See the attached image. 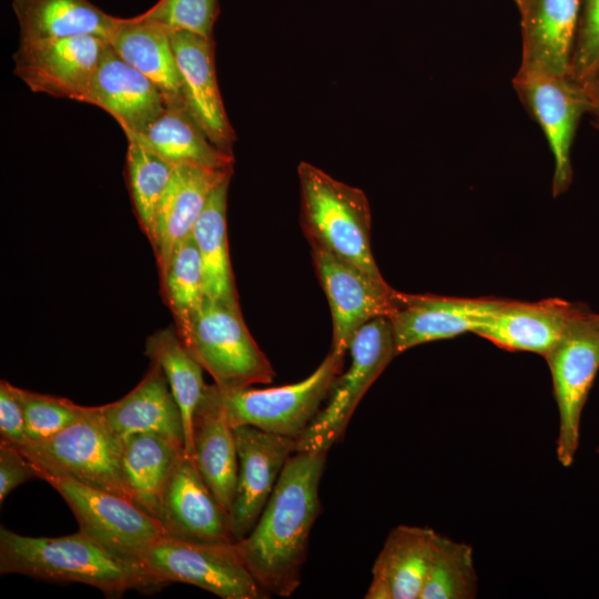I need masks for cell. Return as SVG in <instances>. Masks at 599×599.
Wrapping results in <instances>:
<instances>
[{
  "instance_id": "11",
  "label": "cell",
  "mask_w": 599,
  "mask_h": 599,
  "mask_svg": "<svg viewBox=\"0 0 599 599\" xmlns=\"http://www.w3.org/2000/svg\"><path fill=\"white\" fill-rule=\"evenodd\" d=\"M512 87L548 141L555 161L552 194L558 196L572 180L571 146L582 115L591 109L589 84L569 74L517 71Z\"/></svg>"
},
{
  "instance_id": "36",
  "label": "cell",
  "mask_w": 599,
  "mask_h": 599,
  "mask_svg": "<svg viewBox=\"0 0 599 599\" xmlns=\"http://www.w3.org/2000/svg\"><path fill=\"white\" fill-rule=\"evenodd\" d=\"M569 75L583 84L599 79V0H581Z\"/></svg>"
},
{
  "instance_id": "19",
  "label": "cell",
  "mask_w": 599,
  "mask_h": 599,
  "mask_svg": "<svg viewBox=\"0 0 599 599\" xmlns=\"http://www.w3.org/2000/svg\"><path fill=\"white\" fill-rule=\"evenodd\" d=\"M83 103L108 112L125 134L145 129L166 109L159 89L109 44L89 83Z\"/></svg>"
},
{
  "instance_id": "17",
  "label": "cell",
  "mask_w": 599,
  "mask_h": 599,
  "mask_svg": "<svg viewBox=\"0 0 599 599\" xmlns=\"http://www.w3.org/2000/svg\"><path fill=\"white\" fill-rule=\"evenodd\" d=\"M185 109L217 148L232 153L236 139L215 74L214 43L192 32H171Z\"/></svg>"
},
{
  "instance_id": "28",
  "label": "cell",
  "mask_w": 599,
  "mask_h": 599,
  "mask_svg": "<svg viewBox=\"0 0 599 599\" xmlns=\"http://www.w3.org/2000/svg\"><path fill=\"white\" fill-rule=\"evenodd\" d=\"M125 135L173 164L215 169L234 165L233 154L213 144L184 106L166 108L145 129Z\"/></svg>"
},
{
  "instance_id": "33",
  "label": "cell",
  "mask_w": 599,
  "mask_h": 599,
  "mask_svg": "<svg viewBox=\"0 0 599 599\" xmlns=\"http://www.w3.org/2000/svg\"><path fill=\"white\" fill-rule=\"evenodd\" d=\"M175 165L140 142L128 139L129 189L140 227L148 240L152 234L159 202Z\"/></svg>"
},
{
  "instance_id": "5",
  "label": "cell",
  "mask_w": 599,
  "mask_h": 599,
  "mask_svg": "<svg viewBox=\"0 0 599 599\" xmlns=\"http://www.w3.org/2000/svg\"><path fill=\"white\" fill-rule=\"evenodd\" d=\"M345 355L331 351L319 366L301 382L272 388L224 389L207 385L205 393L223 410L231 426H253L298 438L328 397L343 372Z\"/></svg>"
},
{
  "instance_id": "32",
  "label": "cell",
  "mask_w": 599,
  "mask_h": 599,
  "mask_svg": "<svg viewBox=\"0 0 599 599\" xmlns=\"http://www.w3.org/2000/svg\"><path fill=\"white\" fill-rule=\"evenodd\" d=\"M477 592L473 548L438 535L419 599H471Z\"/></svg>"
},
{
  "instance_id": "37",
  "label": "cell",
  "mask_w": 599,
  "mask_h": 599,
  "mask_svg": "<svg viewBox=\"0 0 599 599\" xmlns=\"http://www.w3.org/2000/svg\"><path fill=\"white\" fill-rule=\"evenodd\" d=\"M0 441L17 447L28 441L24 413L16 386L6 379L0 380Z\"/></svg>"
},
{
  "instance_id": "21",
  "label": "cell",
  "mask_w": 599,
  "mask_h": 599,
  "mask_svg": "<svg viewBox=\"0 0 599 599\" xmlns=\"http://www.w3.org/2000/svg\"><path fill=\"white\" fill-rule=\"evenodd\" d=\"M578 307L560 298L531 303L502 300L474 334L506 351L546 357Z\"/></svg>"
},
{
  "instance_id": "8",
  "label": "cell",
  "mask_w": 599,
  "mask_h": 599,
  "mask_svg": "<svg viewBox=\"0 0 599 599\" xmlns=\"http://www.w3.org/2000/svg\"><path fill=\"white\" fill-rule=\"evenodd\" d=\"M351 364L335 379L327 403L296 439V451H328L342 439L348 423L373 383L397 355L388 317L361 327L349 348Z\"/></svg>"
},
{
  "instance_id": "23",
  "label": "cell",
  "mask_w": 599,
  "mask_h": 599,
  "mask_svg": "<svg viewBox=\"0 0 599 599\" xmlns=\"http://www.w3.org/2000/svg\"><path fill=\"white\" fill-rule=\"evenodd\" d=\"M111 428L122 438L139 433H155L184 447L182 414L165 375L155 362L139 384L122 398L100 406Z\"/></svg>"
},
{
  "instance_id": "24",
  "label": "cell",
  "mask_w": 599,
  "mask_h": 599,
  "mask_svg": "<svg viewBox=\"0 0 599 599\" xmlns=\"http://www.w3.org/2000/svg\"><path fill=\"white\" fill-rule=\"evenodd\" d=\"M111 48L162 93L166 108L184 106L182 79L171 32L139 16L123 19L108 40Z\"/></svg>"
},
{
  "instance_id": "14",
  "label": "cell",
  "mask_w": 599,
  "mask_h": 599,
  "mask_svg": "<svg viewBox=\"0 0 599 599\" xmlns=\"http://www.w3.org/2000/svg\"><path fill=\"white\" fill-rule=\"evenodd\" d=\"M234 435L238 467L230 525L236 542L256 524L286 461L296 453V438L248 425L234 427Z\"/></svg>"
},
{
  "instance_id": "39",
  "label": "cell",
  "mask_w": 599,
  "mask_h": 599,
  "mask_svg": "<svg viewBox=\"0 0 599 599\" xmlns=\"http://www.w3.org/2000/svg\"><path fill=\"white\" fill-rule=\"evenodd\" d=\"M589 89L591 93V109L590 114L592 116V124L596 129L599 130V79L589 83Z\"/></svg>"
},
{
  "instance_id": "16",
  "label": "cell",
  "mask_w": 599,
  "mask_h": 599,
  "mask_svg": "<svg viewBox=\"0 0 599 599\" xmlns=\"http://www.w3.org/2000/svg\"><path fill=\"white\" fill-rule=\"evenodd\" d=\"M159 521L167 537L197 542H235L229 510L203 479L194 457L185 451L166 486Z\"/></svg>"
},
{
  "instance_id": "15",
  "label": "cell",
  "mask_w": 599,
  "mask_h": 599,
  "mask_svg": "<svg viewBox=\"0 0 599 599\" xmlns=\"http://www.w3.org/2000/svg\"><path fill=\"white\" fill-rule=\"evenodd\" d=\"M501 302L398 292L395 309L388 316L397 355L420 344L474 333Z\"/></svg>"
},
{
  "instance_id": "29",
  "label": "cell",
  "mask_w": 599,
  "mask_h": 599,
  "mask_svg": "<svg viewBox=\"0 0 599 599\" xmlns=\"http://www.w3.org/2000/svg\"><path fill=\"white\" fill-rule=\"evenodd\" d=\"M231 176L220 182L211 192L197 217L192 235L195 240L204 273L205 296L231 306H240L231 267L226 207Z\"/></svg>"
},
{
  "instance_id": "13",
  "label": "cell",
  "mask_w": 599,
  "mask_h": 599,
  "mask_svg": "<svg viewBox=\"0 0 599 599\" xmlns=\"http://www.w3.org/2000/svg\"><path fill=\"white\" fill-rule=\"evenodd\" d=\"M106 45L94 34L20 41L13 72L33 92L83 102Z\"/></svg>"
},
{
  "instance_id": "12",
  "label": "cell",
  "mask_w": 599,
  "mask_h": 599,
  "mask_svg": "<svg viewBox=\"0 0 599 599\" xmlns=\"http://www.w3.org/2000/svg\"><path fill=\"white\" fill-rule=\"evenodd\" d=\"M312 247L318 281L327 297L333 335L331 351L346 355L357 331L369 321L395 309L398 291L329 252Z\"/></svg>"
},
{
  "instance_id": "38",
  "label": "cell",
  "mask_w": 599,
  "mask_h": 599,
  "mask_svg": "<svg viewBox=\"0 0 599 599\" xmlns=\"http://www.w3.org/2000/svg\"><path fill=\"white\" fill-rule=\"evenodd\" d=\"M38 478L35 466L13 445L0 441V502L20 485Z\"/></svg>"
},
{
  "instance_id": "40",
  "label": "cell",
  "mask_w": 599,
  "mask_h": 599,
  "mask_svg": "<svg viewBox=\"0 0 599 599\" xmlns=\"http://www.w3.org/2000/svg\"><path fill=\"white\" fill-rule=\"evenodd\" d=\"M518 9L522 6L525 0H514Z\"/></svg>"
},
{
  "instance_id": "31",
  "label": "cell",
  "mask_w": 599,
  "mask_h": 599,
  "mask_svg": "<svg viewBox=\"0 0 599 599\" xmlns=\"http://www.w3.org/2000/svg\"><path fill=\"white\" fill-rule=\"evenodd\" d=\"M160 280L163 298L183 339L206 297L203 265L192 234L177 244Z\"/></svg>"
},
{
  "instance_id": "2",
  "label": "cell",
  "mask_w": 599,
  "mask_h": 599,
  "mask_svg": "<svg viewBox=\"0 0 599 599\" xmlns=\"http://www.w3.org/2000/svg\"><path fill=\"white\" fill-rule=\"evenodd\" d=\"M19 573L50 582H80L106 597L165 586L141 560L121 556L88 534L30 537L0 527V575Z\"/></svg>"
},
{
  "instance_id": "25",
  "label": "cell",
  "mask_w": 599,
  "mask_h": 599,
  "mask_svg": "<svg viewBox=\"0 0 599 599\" xmlns=\"http://www.w3.org/2000/svg\"><path fill=\"white\" fill-rule=\"evenodd\" d=\"M193 457L203 479L230 512L238 467L234 428L205 392L193 419Z\"/></svg>"
},
{
  "instance_id": "22",
  "label": "cell",
  "mask_w": 599,
  "mask_h": 599,
  "mask_svg": "<svg viewBox=\"0 0 599 599\" xmlns=\"http://www.w3.org/2000/svg\"><path fill=\"white\" fill-rule=\"evenodd\" d=\"M438 535L428 527L390 530L372 568L366 599H419Z\"/></svg>"
},
{
  "instance_id": "20",
  "label": "cell",
  "mask_w": 599,
  "mask_h": 599,
  "mask_svg": "<svg viewBox=\"0 0 599 599\" xmlns=\"http://www.w3.org/2000/svg\"><path fill=\"white\" fill-rule=\"evenodd\" d=\"M580 7L581 0L524 1L518 71L569 74Z\"/></svg>"
},
{
  "instance_id": "10",
  "label": "cell",
  "mask_w": 599,
  "mask_h": 599,
  "mask_svg": "<svg viewBox=\"0 0 599 599\" xmlns=\"http://www.w3.org/2000/svg\"><path fill=\"white\" fill-rule=\"evenodd\" d=\"M39 479L61 495L80 530L121 556L142 561L146 552L166 536L158 519L128 498L70 478L41 474Z\"/></svg>"
},
{
  "instance_id": "27",
  "label": "cell",
  "mask_w": 599,
  "mask_h": 599,
  "mask_svg": "<svg viewBox=\"0 0 599 599\" xmlns=\"http://www.w3.org/2000/svg\"><path fill=\"white\" fill-rule=\"evenodd\" d=\"M20 41L94 34L106 40L121 18L113 17L89 0H12Z\"/></svg>"
},
{
  "instance_id": "6",
  "label": "cell",
  "mask_w": 599,
  "mask_h": 599,
  "mask_svg": "<svg viewBox=\"0 0 599 599\" xmlns=\"http://www.w3.org/2000/svg\"><path fill=\"white\" fill-rule=\"evenodd\" d=\"M182 342L221 388L270 384L275 377V370L251 335L240 306L205 297Z\"/></svg>"
},
{
  "instance_id": "35",
  "label": "cell",
  "mask_w": 599,
  "mask_h": 599,
  "mask_svg": "<svg viewBox=\"0 0 599 599\" xmlns=\"http://www.w3.org/2000/svg\"><path fill=\"white\" fill-rule=\"evenodd\" d=\"M139 17L159 23L170 32L186 31L212 39L219 17V1L159 0Z\"/></svg>"
},
{
  "instance_id": "9",
  "label": "cell",
  "mask_w": 599,
  "mask_h": 599,
  "mask_svg": "<svg viewBox=\"0 0 599 599\" xmlns=\"http://www.w3.org/2000/svg\"><path fill=\"white\" fill-rule=\"evenodd\" d=\"M165 585L183 582L223 599H266L235 542H197L164 536L143 557Z\"/></svg>"
},
{
  "instance_id": "7",
  "label": "cell",
  "mask_w": 599,
  "mask_h": 599,
  "mask_svg": "<svg viewBox=\"0 0 599 599\" xmlns=\"http://www.w3.org/2000/svg\"><path fill=\"white\" fill-rule=\"evenodd\" d=\"M545 358L559 415L557 458L569 467L579 446L582 409L599 370V314L579 305Z\"/></svg>"
},
{
  "instance_id": "4",
  "label": "cell",
  "mask_w": 599,
  "mask_h": 599,
  "mask_svg": "<svg viewBox=\"0 0 599 599\" xmlns=\"http://www.w3.org/2000/svg\"><path fill=\"white\" fill-rule=\"evenodd\" d=\"M123 444L100 406L55 435L18 448L41 474L73 479L131 499L123 473Z\"/></svg>"
},
{
  "instance_id": "3",
  "label": "cell",
  "mask_w": 599,
  "mask_h": 599,
  "mask_svg": "<svg viewBox=\"0 0 599 599\" xmlns=\"http://www.w3.org/2000/svg\"><path fill=\"white\" fill-rule=\"evenodd\" d=\"M297 173L301 223L311 246L384 280L372 252L370 209L364 192L307 162L298 164Z\"/></svg>"
},
{
  "instance_id": "1",
  "label": "cell",
  "mask_w": 599,
  "mask_h": 599,
  "mask_svg": "<svg viewBox=\"0 0 599 599\" xmlns=\"http://www.w3.org/2000/svg\"><path fill=\"white\" fill-rule=\"evenodd\" d=\"M327 453H294L253 529L235 542L270 596L290 597L301 585L309 535L321 511L318 491Z\"/></svg>"
},
{
  "instance_id": "18",
  "label": "cell",
  "mask_w": 599,
  "mask_h": 599,
  "mask_svg": "<svg viewBox=\"0 0 599 599\" xmlns=\"http://www.w3.org/2000/svg\"><path fill=\"white\" fill-rule=\"evenodd\" d=\"M232 174L233 167L215 169L192 163L175 165L159 202L149 240L159 274L164 271L177 244L192 234L213 189Z\"/></svg>"
},
{
  "instance_id": "41",
  "label": "cell",
  "mask_w": 599,
  "mask_h": 599,
  "mask_svg": "<svg viewBox=\"0 0 599 599\" xmlns=\"http://www.w3.org/2000/svg\"><path fill=\"white\" fill-rule=\"evenodd\" d=\"M597 454L599 455V446L597 447Z\"/></svg>"
},
{
  "instance_id": "26",
  "label": "cell",
  "mask_w": 599,
  "mask_h": 599,
  "mask_svg": "<svg viewBox=\"0 0 599 599\" xmlns=\"http://www.w3.org/2000/svg\"><path fill=\"white\" fill-rule=\"evenodd\" d=\"M123 439V473L131 499L159 520L166 486L184 447L155 433L133 434Z\"/></svg>"
},
{
  "instance_id": "34",
  "label": "cell",
  "mask_w": 599,
  "mask_h": 599,
  "mask_svg": "<svg viewBox=\"0 0 599 599\" xmlns=\"http://www.w3.org/2000/svg\"><path fill=\"white\" fill-rule=\"evenodd\" d=\"M16 393L24 413L27 443L55 435L87 416L92 409V406L78 405L64 397L40 394L17 386Z\"/></svg>"
},
{
  "instance_id": "30",
  "label": "cell",
  "mask_w": 599,
  "mask_h": 599,
  "mask_svg": "<svg viewBox=\"0 0 599 599\" xmlns=\"http://www.w3.org/2000/svg\"><path fill=\"white\" fill-rule=\"evenodd\" d=\"M145 355L162 368L184 425V451L193 457V419L206 384L203 367L180 338L175 327L159 329L145 343Z\"/></svg>"
}]
</instances>
